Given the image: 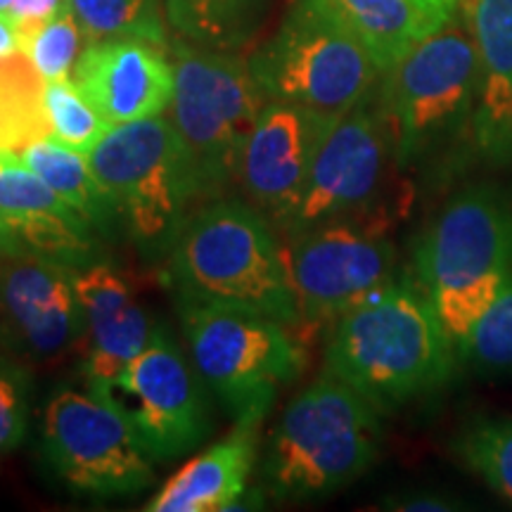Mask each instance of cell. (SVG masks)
<instances>
[{
    "label": "cell",
    "instance_id": "1",
    "mask_svg": "<svg viewBox=\"0 0 512 512\" xmlns=\"http://www.w3.org/2000/svg\"><path fill=\"white\" fill-rule=\"evenodd\" d=\"M458 351L418 278H394L335 320L325 373L377 411L427 396L453 377Z\"/></svg>",
    "mask_w": 512,
    "mask_h": 512
},
{
    "label": "cell",
    "instance_id": "2",
    "mask_svg": "<svg viewBox=\"0 0 512 512\" xmlns=\"http://www.w3.org/2000/svg\"><path fill=\"white\" fill-rule=\"evenodd\" d=\"M164 278L181 304L245 309L302 328L285 245L247 202H214L185 221Z\"/></svg>",
    "mask_w": 512,
    "mask_h": 512
},
{
    "label": "cell",
    "instance_id": "3",
    "mask_svg": "<svg viewBox=\"0 0 512 512\" xmlns=\"http://www.w3.org/2000/svg\"><path fill=\"white\" fill-rule=\"evenodd\" d=\"M380 437V411L347 382L325 373L290 401L268 437V491L283 501L328 496L373 465Z\"/></svg>",
    "mask_w": 512,
    "mask_h": 512
},
{
    "label": "cell",
    "instance_id": "4",
    "mask_svg": "<svg viewBox=\"0 0 512 512\" xmlns=\"http://www.w3.org/2000/svg\"><path fill=\"white\" fill-rule=\"evenodd\" d=\"M95 176L117 202L124 230L145 259L169 256L202 195L188 145L169 119L112 126L88 155Z\"/></svg>",
    "mask_w": 512,
    "mask_h": 512
},
{
    "label": "cell",
    "instance_id": "5",
    "mask_svg": "<svg viewBox=\"0 0 512 512\" xmlns=\"http://www.w3.org/2000/svg\"><path fill=\"white\" fill-rule=\"evenodd\" d=\"M479 62L470 27L453 15L382 74V114L396 166H411L475 121Z\"/></svg>",
    "mask_w": 512,
    "mask_h": 512
},
{
    "label": "cell",
    "instance_id": "6",
    "mask_svg": "<svg viewBox=\"0 0 512 512\" xmlns=\"http://www.w3.org/2000/svg\"><path fill=\"white\" fill-rule=\"evenodd\" d=\"M268 100L339 117L368 100L382 72L332 0H292L271 41L249 60Z\"/></svg>",
    "mask_w": 512,
    "mask_h": 512
},
{
    "label": "cell",
    "instance_id": "7",
    "mask_svg": "<svg viewBox=\"0 0 512 512\" xmlns=\"http://www.w3.org/2000/svg\"><path fill=\"white\" fill-rule=\"evenodd\" d=\"M192 366L235 425H259L278 389L306 368L297 325L245 309L181 304Z\"/></svg>",
    "mask_w": 512,
    "mask_h": 512
},
{
    "label": "cell",
    "instance_id": "8",
    "mask_svg": "<svg viewBox=\"0 0 512 512\" xmlns=\"http://www.w3.org/2000/svg\"><path fill=\"white\" fill-rule=\"evenodd\" d=\"M174 72L169 121L188 145L202 195L214 197L238 178L242 150L268 98L249 60L230 50L178 43Z\"/></svg>",
    "mask_w": 512,
    "mask_h": 512
},
{
    "label": "cell",
    "instance_id": "9",
    "mask_svg": "<svg viewBox=\"0 0 512 512\" xmlns=\"http://www.w3.org/2000/svg\"><path fill=\"white\" fill-rule=\"evenodd\" d=\"M41 453L50 472L83 496H131L155 484V460L131 425L91 389H55L43 406Z\"/></svg>",
    "mask_w": 512,
    "mask_h": 512
},
{
    "label": "cell",
    "instance_id": "10",
    "mask_svg": "<svg viewBox=\"0 0 512 512\" xmlns=\"http://www.w3.org/2000/svg\"><path fill=\"white\" fill-rule=\"evenodd\" d=\"M202 377L174 337L155 328L147 347L112 380L91 384L131 425L152 460H171L202 444L211 430Z\"/></svg>",
    "mask_w": 512,
    "mask_h": 512
},
{
    "label": "cell",
    "instance_id": "11",
    "mask_svg": "<svg viewBox=\"0 0 512 512\" xmlns=\"http://www.w3.org/2000/svg\"><path fill=\"white\" fill-rule=\"evenodd\" d=\"M285 264L299 323L320 328L396 278V249L384 226L335 219L292 235Z\"/></svg>",
    "mask_w": 512,
    "mask_h": 512
},
{
    "label": "cell",
    "instance_id": "12",
    "mask_svg": "<svg viewBox=\"0 0 512 512\" xmlns=\"http://www.w3.org/2000/svg\"><path fill=\"white\" fill-rule=\"evenodd\" d=\"M392 162V143L380 110L377 105L370 107V98L358 102L330 124L313 159L302 200L283 230L292 238L335 219H361L384 226L377 197Z\"/></svg>",
    "mask_w": 512,
    "mask_h": 512
},
{
    "label": "cell",
    "instance_id": "13",
    "mask_svg": "<svg viewBox=\"0 0 512 512\" xmlns=\"http://www.w3.org/2000/svg\"><path fill=\"white\" fill-rule=\"evenodd\" d=\"M415 278L430 297L486 278H512L508 192L494 185L458 192L415 247Z\"/></svg>",
    "mask_w": 512,
    "mask_h": 512
},
{
    "label": "cell",
    "instance_id": "14",
    "mask_svg": "<svg viewBox=\"0 0 512 512\" xmlns=\"http://www.w3.org/2000/svg\"><path fill=\"white\" fill-rule=\"evenodd\" d=\"M76 268L31 252H12L0 266V335L27 361H55L83 335Z\"/></svg>",
    "mask_w": 512,
    "mask_h": 512
},
{
    "label": "cell",
    "instance_id": "15",
    "mask_svg": "<svg viewBox=\"0 0 512 512\" xmlns=\"http://www.w3.org/2000/svg\"><path fill=\"white\" fill-rule=\"evenodd\" d=\"M337 117L268 100L240 157L238 181L249 204L283 228L302 200L313 159Z\"/></svg>",
    "mask_w": 512,
    "mask_h": 512
},
{
    "label": "cell",
    "instance_id": "16",
    "mask_svg": "<svg viewBox=\"0 0 512 512\" xmlns=\"http://www.w3.org/2000/svg\"><path fill=\"white\" fill-rule=\"evenodd\" d=\"M0 221L12 247L64 266L105 261V238L12 152H0Z\"/></svg>",
    "mask_w": 512,
    "mask_h": 512
},
{
    "label": "cell",
    "instance_id": "17",
    "mask_svg": "<svg viewBox=\"0 0 512 512\" xmlns=\"http://www.w3.org/2000/svg\"><path fill=\"white\" fill-rule=\"evenodd\" d=\"M110 126L159 117L176 91L174 62L143 38L86 43L69 76Z\"/></svg>",
    "mask_w": 512,
    "mask_h": 512
},
{
    "label": "cell",
    "instance_id": "18",
    "mask_svg": "<svg viewBox=\"0 0 512 512\" xmlns=\"http://www.w3.org/2000/svg\"><path fill=\"white\" fill-rule=\"evenodd\" d=\"M74 283L83 316L81 375L91 387L117 377L147 347L155 328L126 275L107 259L76 271Z\"/></svg>",
    "mask_w": 512,
    "mask_h": 512
},
{
    "label": "cell",
    "instance_id": "19",
    "mask_svg": "<svg viewBox=\"0 0 512 512\" xmlns=\"http://www.w3.org/2000/svg\"><path fill=\"white\" fill-rule=\"evenodd\" d=\"M479 62L472 138L491 166L512 164V0H460Z\"/></svg>",
    "mask_w": 512,
    "mask_h": 512
},
{
    "label": "cell",
    "instance_id": "20",
    "mask_svg": "<svg viewBox=\"0 0 512 512\" xmlns=\"http://www.w3.org/2000/svg\"><path fill=\"white\" fill-rule=\"evenodd\" d=\"M256 425H238L233 434L185 463L145 505L150 512L230 510L245 496L256 458Z\"/></svg>",
    "mask_w": 512,
    "mask_h": 512
},
{
    "label": "cell",
    "instance_id": "21",
    "mask_svg": "<svg viewBox=\"0 0 512 512\" xmlns=\"http://www.w3.org/2000/svg\"><path fill=\"white\" fill-rule=\"evenodd\" d=\"M332 5L382 74L458 10L446 0H332Z\"/></svg>",
    "mask_w": 512,
    "mask_h": 512
},
{
    "label": "cell",
    "instance_id": "22",
    "mask_svg": "<svg viewBox=\"0 0 512 512\" xmlns=\"http://www.w3.org/2000/svg\"><path fill=\"white\" fill-rule=\"evenodd\" d=\"M29 169H34L38 176L62 197L69 207H74L91 226L98 230L105 240L117 235L119 228H124L117 202L107 192L100 178L95 176L88 155L62 145L53 136H46L36 143H31L27 150L19 155Z\"/></svg>",
    "mask_w": 512,
    "mask_h": 512
},
{
    "label": "cell",
    "instance_id": "23",
    "mask_svg": "<svg viewBox=\"0 0 512 512\" xmlns=\"http://www.w3.org/2000/svg\"><path fill=\"white\" fill-rule=\"evenodd\" d=\"M46 79L24 53L0 57V152L22 155L36 140L50 136Z\"/></svg>",
    "mask_w": 512,
    "mask_h": 512
},
{
    "label": "cell",
    "instance_id": "24",
    "mask_svg": "<svg viewBox=\"0 0 512 512\" xmlns=\"http://www.w3.org/2000/svg\"><path fill=\"white\" fill-rule=\"evenodd\" d=\"M264 0H164L166 22L202 48L233 50L254 34Z\"/></svg>",
    "mask_w": 512,
    "mask_h": 512
},
{
    "label": "cell",
    "instance_id": "25",
    "mask_svg": "<svg viewBox=\"0 0 512 512\" xmlns=\"http://www.w3.org/2000/svg\"><path fill=\"white\" fill-rule=\"evenodd\" d=\"M86 43L143 38L166 46L164 0H69Z\"/></svg>",
    "mask_w": 512,
    "mask_h": 512
},
{
    "label": "cell",
    "instance_id": "26",
    "mask_svg": "<svg viewBox=\"0 0 512 512\" xmlns=\"http://www.w3.org/2000/svg\"><path fill=\"white\" fill-rule=\"evenodd\" d=\"M456 453L467 470L512 505V418L470 425L458 437Z\"/></svg>",
    "mask_w": 512,
    "mask_h": 512
},
{
    "label": "cell",
    "instance_id": "27",
    "mask_svg": "<svg viewBox=\"0 0 512 512\" xmlns=\"http://www.w3.org/2000/svg\"><path fill=\"white\" fill-rule=\"evenodd\" d=\"M43 102H46L50 136L81 155H91L93 147L112 128L72 79L46 81Z\"/></svg>",
    "mask_w": 512,
    "mask_h": 512
},
{
    "label": "cell",
    "instance_id": "28",
    "mask_svg": "<svg viewBox=\"0 0 512 512\" xmlns=\"http://www.w3.org/2000/svg\"><path fill=\"white\" fill-rule=\"evenodd\" d=\"M458 358L479 375H512V280L477 320L458 349Z\"/></svg>",
    "mask_w": 512,
    "mask_h": 512
},
{
    "label": "cell",
    "instance_id": "29",
    "mask_svg": "<svg viewBox=\"0 0 512 512\" xmlns=\"http://www.w3.org/2000/svg\"><path fill=\"white\" fill-rule=\"evenodd\" d=\"M83 31L76 22L72 5L29 36L24 55L46 81L69 79L81 55Z\"/></svg>",
    "mask_w": 512,
    "mask_h": 512
},
{
    "label": "cell",
    "instance_id": "30",
    "mask_svg": "<svg viewBox=\"0 0 512 512\" xmlns=\"http://www.w3.org/2000/svg\"><path fill=\"white\" fill-rule=\"evenodd\" d=\"M31 377L27 368L0 358V456L24 441L29 422Z\"/></svg>",
    "mask_w": 512,
    "mask_h": 512
},
{
    "label": "cell",
    "instance_id": "31",
    "mask_svg": "<svg viewBox=\"0 0 512 512\" xmlns=\"http://www.w3.org/2000/svg\"><path fill=\"white\" fill-rule=\"evenodd\" d=\"M69 8V0H15L10 5V15L15 17L24 34V46H27L29 36L36 29H41L43 24H48L50 19H55L60 12Z\"/></svg>",
    "mask_w": 512,
    "mask_h": 512
},
{
    "label": "cell",
    "instance_id": "32",
    "mask_svg": "<svg viewBox=\"0 0 512 512\" xmlns=\"http://www.w3.org/2000/svg\"><path fill=\"white\" fill-rule=\"evenodd\" d=\"M387 508L392 510H411V512H446L456 510L458 505L451 498L441 494H408L389 501Z\"/></svg>",
    "mask_w": 512,
    "mask_h": 512
},
{
    "label": "cell",
    "instance_id": "33",
    "mask_svg": "<svg viewBox=\"0 0 512 512\" xmlns=\"http://www.w3.org/2000/svg\"><path fill=\"white\" fill-rule=\"evenodd\" d=\"M24 53V34L10 12H0V57Z\"/></svg>",
    "mask_w": 512,
    "mask_h": 512
},
{
    "label": "cell",
    "instance_id": "34",
    "mask_svg": "<svg viewBox=\"0 0 512 512\" xmlns=\"http://www.w3.org/2000/svg\"><path fill=\"white\" fill-rule=\"evenodd\" d=\"M12 252H15V247H12V242L8 238V230H5L3 221H0V266H3V261L8 259Z\"/></svg>",
    "mask_w": 512,
    "mask_h": 512
},
{
    "label": "cell",
    "instance_id": "35",
    "mask_svg": "<svg viewBox=\"0 0 512 512\" xmlns=\"http://www.w3.org/2000/svg\"><path fill=\"white\" fill-rule=\"evenodd\" d=\"M12 3H15V0H0V12H8Z\"/></svg>",
    "mask_w": 512,
    "mask_h": 512
},
{
    "label": "cell",
    "instance_id": "36",
    "mask_svg": "<svg viewBox=\"0 0 512 512\" xmlns=\"http://www.w3.org/2000/svg\"><path fill=\"white\" fill-rule=\"evenodd\" d=\"M448 5H453V8H460V0H446Z\"/></svg>",
    "mask_w": 512,
    "mask_h": 512
}]
</instances>
